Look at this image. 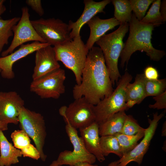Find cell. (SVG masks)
Here are the masks:
<instances>
[{"mask_svg": "<svg viewBox=\"0 0 166 166\" xmlns=\"http://www.w3.org/2000/svg\"><path fill=\"white\" fill-rule=\"evenodd\" d=\"M113 86L102 52L100 47L93 46L87 54L81 82L73 87V97H83L95 105L112 94Z\"/></svg>", "mask_w": 166, "mask_h": 166, "instance_id": "cell-1", "label": "cell"}, {"mask_svg": "<svg viewBox=\"0 0 166 166\" xmlns=\"http://www.w3.org/2000/svg\"><path fill=\"white\" fill-rule=\"evenodd\" d=\"M129 24V36L120 56L121 67L123 68L125 64L127 66L131 55L137 51L145 52L151 60L160 61L165 53L155 49L152 44L151 39L154 26L141 22L134 14H132Z\"/></svg>", "mask_w": 166, "mask_h": 166, "instance_id": "cell-2", "label": "cell"}, {"mask_svg": "<svg viewBox=\"0 0 166 166\" xmlns=\"http://www.w3.org/2000/svg\"><path fill=\"white\" fill-rule=\"evenodd\" d=\"M129 28V23H121L116 30L104 35L96 42L103 53L113 85L115 83L117 84L121 77L118 67V61L124 46L123 40Z\"/></svg>", "mask_w": 166, "mask_h": 166, "instance_id": "cell-3", "label": "cell"}, {"mask_svg": "<svg viewBox=\"0 0 166 166\" xmlns=\"http://www.w3.org/2000/svg\"><path fill=\"white\" fill-rule=\"evenodd\" d=\"M53 47L57 60L72 71L76 84L79 85L81 81L82 71L89 51L80 35Z\"/></svg>", "mask_w": 166, "mask_h": 166, "instance_id": "cell-4", "label": "cell"}, {"mask_svg": "<svg viewBox=\"0 0 166 166\" xmlns=\"http://www.w3.org/2000/svg\"><path fill=\"white\" fill-rule=\"evenodd\" d=\"M132 78V75L125 71L119 80L116 88L112 94L94 106L95 121L99 125L116 113L128 109L126 102L125 89Z\"/></svg>", "mask_w": 166, "mask_h": 166, "instance_id": "cell-5", "label": "cell"}, {"mask_svg": "<svg viewBox=\"0 0 166 166\" xmlns=\"http://www.w3.org/2000/svg\"><path fill=\"white\" fill-rule=\"evenodd\" d=\"M20 127L34 141L41 159L45 161L46 156L43 148L46 135L43 117L40 113L32 111L23 107L18 116Z\"/></svg>", "mask_w": 166, "mask_h": 166, "instance_id": "cell-6", "label": "cell"}, {"mask_svg": "<svg viewBox=\"0 0 166 166\" xmlns=\"http://www.w3.org/2000/svg\"><path fill=\"white\" fill-rule=\"evenodd\" d=\"M93 105L84 97L77 99L68 106H63L59 110L65 121L76 129L86 127L95 121Z\"/></svg>", "mask_w": 166, "mask_h": 166, "instance_id": "cell-7", "label": "cell"}, {"mask_svg": "<svg viewBox=\"0 0 166 166\" xmlns=\"http://www.w3.org/2000/svg\"><path fill=\"white\" fill-rule=\"evenodd\" d=\"M34 28L39 36L53 46L70 41L71 31L68 24L54 18H40L31 20Z\"/></svg>", "mask_w": 166, "mask_h": 166, "instance_id": "cell-8", "label": "cell"}, {"mask_svg": "<svg viewBox=\"0 0 166 166\" xmlns=\"http://www.w3.org/2000/svg\"><path fill=\"white\" fill-rule=\"evenodd\" d=\"M65 70L60 68L33 80L30 90L42 99H58L65 92Z\"/></svg>", "mask_w": 166, "mask_h": 166, "instance_id": "cell-9", "label": "cell"}, {"mask_svg": "<svg viewBox=\"0 0 166 166\" xmlns=\"http://www.w3.org/2000/svg\"><path fill=\"white\" fill-rule=\"evenodd\" d=\"M21 10V17L12 28L14 37L12 41L7 49L2 52V57L12 53L16 48L27 42L37 41L46 43L39 36L33 26L30 19L28 7L24 6Z\"/></svg>", "mask_w": 166, "mask_h": 166, "instance_id": "cell-10", "label": "cell"}, {"mask_svg": "<svg viewBox=\"0 0 166 166\" xmlns=\"http://www.w3.org/2000/svg\"><path fill=\"white\" fill-rule=\"evenodd\" d=\"M164 115L163 113L158 114L156 112L153 114L152 120L148 119L149 125L145 129L143 139L132 150L123 155L117 161L118 166H126L132 161L136 162L139 165L141 163L155 133L158 122Z\"/></svg>", "mask_w": 166, "mask_h": 166, "instance_id": "cell-11", "label": "cell"}, {"mask_svg": "<svg viewBox=\"0 0 166 166\" xmlns=\"http://www.w3.org/2000/svg\"><path fill=\"white\" fill-rule=\"evenodd\" d=\"M24 104V100L17 92L0 91V121L7 124H17Z\"/></svg>", "mask_w": 166, "mask_h": 166, "instance_id": "cell-12", "label": "cell"}, {"mask_svg": "<svg viewBox=\"0 0 166 166\" xmlns=\"http://www.w3.org/2000/svg\"><path fill=\"white\" fill-rule=\"evenodd\" d=\"M49 45H50L48 43H42L37 41L24 44L12 53L0 57V74L2 77L8 79L14 78L15 74L13 66L16 62L35 52L37 49Z\"/></svg>", "mask_w": 166, "mask_h": 166, "instance_id": "cell-13", "label": "cell"}, {"mask_svg": "<svg viewBox=\"0 0 166 166\" xmlns=\"http://www.w3.org/2000/svg\"><path fill=\"white\" fill-rule=\"evenodd\" d=\"M35 52V66L32 75L33 80L60 68L56 58L53 47L51 45L40 48Z\"/></svg>", "mask_w": 166, "mask_h": 166, "instance_id": "cell-14", "label": "cell"}, {"mask_svg": "<svg viewBox=\"0 0 166 166\" xmlns=\"http://www.w3.org/2000/svg\"><path fill=\"white\" fill-rule=\"evenodd\" d=\"M111 2L110 0H104L96 2L93 0H85V7L83 13L79 18L75 22L71 20L68 24L71 31L70 37L71 39L80 35L82 27L96 14L104 12V10L106 6Z\"/></svg>", "mask_w": 166, "mask_h": 166, "instance_id": "cell-15", "label": "cell"}, {"mask_svg": "<svg viewBox=\"0 0 166 166\" xmlns=\"http://www.w3.org/2000/svg\"><path fill=\"white\" fill-rule=\"evenodd\" d=\"M79 130L87 151L94 155L99 162L104 161L105 158L100 144L99 124L95 121L89 126Z\"/></svg>", "mask_w": 166, "mask_h": 166, "instance_id": "cell-16", "label": "cell"}, {"mask_svg": "<svg viewBox=\"0 0 166 166\" xmlns=\"http://www.w3.org/2000/svg\"><path fill=\"white\" fill-rule=\"evenodd\" d=\"M86 24L89 28L90 33L85 45L89 51L93 46L94 44L107 31L120 25L121 22L114 17L103 19L95 16Z\"/></svg>", "mask_w": 166, "mask_h": 166, "instance_id": "cell-17", "label": "cell"}, {"mask_svg": "<svg viewBox=\"0 0 166 166\" xmlns=\"http://www.w3.org/2000/svg\"><path fill=\"white\" fill-rule=\"evenodd\" d=\"M65 122L66 124L65 131L73 147V151H71V154L84 162L91 164L94 163L96 161V157L87 151L82 138L78 135L77 129L68 121Z\"/></svg>", "mask_w": 166, "mask_h": 166, "instance_id": "cell-18", "label": "cell"}, {"mask_svg": "<svg viewBox=\"0 0 166 166\" xmlns=\"http://www.w3.org/2000/svg\"><path fill=\"white\" fill-rule=\"evenodd\" d=\"M145 78L144 74H137L134 82L129 83L125 89L126 102L128 108L140 104L146 97Z\"/></svg>", "mask_w": 166, "mask_h": 166, "instance_id": "cell-19", "label": "cell"}, {"mask_svg": "<svg viewBox=\"0 0 166 166\" xmlns=\"http://www.w3.org/2000/svg\"><path fill=\"white\" fill-rule=\"evenodd\" d=\"M0 166H10L19 162L22 156L21 151L9 142L3 132L0 130Z\"/></svg>", "mask_w": 166, "mask_h": 166, "instance_id": "cell-20", "label": "cell"}, {"mask_svg": "<svg viewBox=\"0 0 166 166\" xmlns=\"http://www.w3.org/2000/svg\"><path fill=\"white\" fill-rule=\"evenodd\" d=\"M126 115L125 111H120L99 124V135H113L121 133Z\"/></svg>", "mask_w": 166, "mask_h": 166, "instance_id": "cell-21", "label": "cell"}, {"mask_svg": "<svg viewBox=\"0 0 166 166\" xmlns=\"http://www.w3.org/2000/svg\"><path fill=\"white\" fill-rule=\"evenodd\" d=\"M114 7V18L121 23L130 21L132 14L131 6L129 0L111 1Z\"/></svg>", "mask_w": 166, "mask_h": 166, "instance_id": "cell-22", "label": "cell"}, {"mask_svg": "<svg viewBox=\"0 0 166 166\" xmlns=\"http://www.w3.org/2000/svg\"><path fill=\"white\" fill-rule=\"evenodd\" d=\"M145 130L134 135H127L121 133L114 135L118 140L123 156L129 152L137 145L138 141L143 137Z\"/></svg>", "mask_w": 166, "mask_h": 166, "instance_id": "cell-23", "label": "cell"}, {"mask_svg": "<svg viewBox=\"0 0 166 166\" xmlns=\"http://www.w3.org/2000/svg\"><path fill=\"white\" fill-rule=\"evenodd\" d=\"M100 144L103 155L108 156L110 153H113L121 157L123 155L117 137L114 135L101 136Z\"/></svg>", "mask_w": 166, "mask_h": 166, "instance_id": "cell-24", "label": "cell"}, {"mask_svg": "<svg viewBox=\"0 0 166 166\" xmlns=\"http://www.w3.org/2000/svg\"><path fill=\"white\" fill-rule=\"evenodd\" d=\"M20 19L14 17L7 20L0 19V53L3 47L8 43L9 38L13 36L12 28Z\"/></svg>", "mask_w": 166, "mask_h": 166, "instance_id": "cell-25", "label": "cell"}, {"mask_svg": "<svg viewBox=\"0 0 166 166\" xmlns=\"http://www.w3.org/2000/svg\"><path fill=\"white\" fill-rule=\"evenodd\" d=\"M146 15L140 22H141L158 26L162 23L163 19L160 12V0H154Z\"/></svg>", "mask_w": 166, "mask_h": 166, "instance_id": "cell-26", "label": "cell"}, {"mask_svg": "<svg viewBox=\"0 0 166 166\" xmlns=\"http://www.w3.org/2000/svg\"><path fill=\"white\" fill-rule=\"evenodd\" d=\"M145 84L146 97L158 96L166 90V78L150 80L145 78Z\"/></svg>", "mask_w": 166, "mask_h": 166, "instance_id": "cell-27", "label": "cell"}, {"mask_svg": "<svg viewBox=\"0 0 166 166\" xmlns=\"http://www.w3.org/2000/svg\"><path fill=\"white\" fill-rule=\"evenodd\" d=\"M153 0H129L132 10L138 20L140 21L145 15L149 5L153 2Z\"/></svg>", "mask_w": 166, "mask_h": 166, "instance_id": "cell-28", "label": "cell"}, {"mask_svg": "<svg viewBox=\"0 0 166 166\" xmlns=\"http://www.w3.org/2000/svg\"><path fill=\"white\" fill-rule=\"evenodd\" d=\"M144 129L140 125L132 116L127 115L121 133L127 135H134Z\"/></svg>", "mask_w": 166, "mask_h": 166, "instance_id": "cell-29", "label": "cell"}, {"mask_svg": "<svg viewBox=\"0 0 166 166\" xmlns=\"http://www.w3.org/2000/svg\"><path fill=\"white\" fill-rule=\"evenodd\" d=\"M11 137L14 147L21 150L30 144V137L22 130H15L11 133Z\"/></svg>", "mask_w": 166, "mask_h": 166, "instance_id": "cell-30", "label": "cell"}, {"mask_svg": "<svg viewBox=\"0 0 166 166\" xmlns=\"http://www.w3.org/2000/svg\"><path fill=\"white\" fill-rule=\"evenodd\" d=\"M21 151L24 157H29L36 160H38L40 157V153L36 147L31 144Z\"/></svg>", "mask_w": 166, "mask_h": 166, "instance_id": "cell-31", "label": "cell"}, {"mask_svg": "<svg viewBox=\"0 0 166 166\" xmlns=\"http://www.w3.org/2000/svg\"><path fill=\"white\" fill-rule=\"evenodd\" d=\"M153 99L156 102L153 105H149L148 107L150 108L157 109H166V90L161 94L154 97Z\"/></svg>", "mask_w": 166, "mask_h": 166, "instance_id": "cell-32", "label": "cell"}, {"mask_svg": "<svg viewBox=\"0 0 166 166\" xmlns=\"http://www.w3.org/2000/svg\"><path fill=\"white\" fill-rule=\"evenodd\" d=\"M26 2L39 16H42L44 15V12L42 7L41 0H26Z\"/></svg>", "mask_w": 166, "mask_h": 166, "instance_id": "cell-33", "label": "cell"}, {"mask_svg": "<svg viewBox=\"0 0 166 166\" xmlns=\"http://www.w3.org/2000/svg\"><path fill=\"white\" fill-rule=\"evenodd\" d=\"M144 74L146 79L150 80H156L158 79L159 75L157 70L151 66L146 67L144 70Z\"/></svg>", "mask_w": 166, "mask_h": 166, "instance_id": "cell-34", "label": "cell"}, {"mask_svg": "<svg viewBox=\"0 0 166 166\" xmlns=\"http://www.w3.org/2000/svg\"><path fill=\"white\" fill-rule=\"evenodd\" d=\"M166 0H163L162 2L161 3L160 8V13L163 19V22H165L166 20Z\"/></svg>", "mask_w": 166, "mask_h": 166, "instance_id": "cell-35", "label": "cell"}, {"mask_svg": "<svg viewBox=\"0 0 166 166\" xmlns=\"http://www.w3.org/2000/svg\"><path fill=\"white\" fill-rule=\"evenodd\" d=\"M4 0H0V19L1 16L6 11V8L4 3L5 2Z\"/></svg>", "mask_w": 166, "mask_h": 166, "instance_id": "cell-36", "label": "cell"}, {"mask_svg": "<svg viewBox=\"0 0 166 166\" xmlns=\"http://www.w3.org/2000/svg\"><path fill=\"white\" fill-rule=\"evenodd\" d=\"M74 166H98L97 164L94 165L87 162H78Z\"/></svg>", "mask_w": 166, "mask_h": 166, "instance_id": "cell-37", "label": "cell"}, {"mask_svg": "<svg viewBox=\"0 0 166 166\" xmlns=\"http://www.w3.org/2000/svg\"><path fill=\"white\" fill-rule=\"evenodd\" d=\"M8 124L4 123L0 121V130L4 131L7 129Z\"/></svg>", "mask_w": 166, "mask_h": 166, "instance_id": "cell-38", "label": "cell"}, {"mask_svg": "<svg viewBox=\"0 0 166 166\" xmlns=\"http://www.w3.org/2000/svg\"><path fill=\"white\" fill-rule=\"evenodd\" d=\"M161 136H166V122L165 121L163 123L161 131Z\"/></svg>", "mask_w": 166, "mask_h": 166, "instance_id": "cell-39", "label": "cell"}, {"mask_svg": "<svg viewBox=\"0 0 166 166\" xmlns=\"http://www.w3.org/2000/svg\"><path fill=\"white\" fill-rule=\"evenodd\" d=\"M118 164L117 161H114L110 163L108 166H118Z\"/></svg>", "mask_w": 166, "mask_h": 166, "instance_id": "cell-40", "label": "cell"}, {"mask_svg": "<svg viewBox=\"0 0 166 166\" xmlns=\"http://www.w3.org/2000/svg\"><path fill=\"white\" fill-rule=\"evenodd\" d=\"M1 72V70L0 69V74Z\"/></svg>", "mask_w": 166, "mask_h": 166, "instance_id": "cell-41", "label": "cell"}, {"mask_svg": "<svg viewBox=\"0 0 166 166\" xmlns=\"http://www.w3.org/2000/svg\"></svg>", "mask_w": 166, "mask_h": 166, "instance_id": "cell-42", "label": "cell"}]
</instances>
